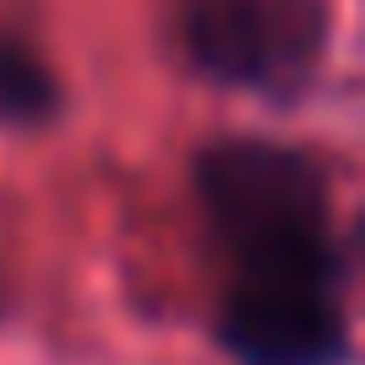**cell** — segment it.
I'll return each mask as SVG.
<instances>
[{"instance_id":"cell-3","label":"cell","mask_w":365,"mask_h":365,"mask_svg":"<svg viewBox=\"0 0 365 365\" xmlns=\"http://www.w3.org/2000/svg\"><path fill=\"white\" fill-rule=\"evenodd\" d=\"M220 339L242 365H344L339 274H237L220 312Z\"/></svg>"},{"instance_id":"cell-2","label":"cell","mask_w":365,"mask_h":365,"mask_svg":"<svg viewBox=\"0 0 365 365\" xmlns=\"http://www.w3.org/2000/svg\"><path fill=\"white\" fill-rule=\"evenodd\" d=\"M328 43V0H194L188 48L205 76L263 97L312 86Z\"/></svg>"},{"instance_id":"cell-1","label":"cell","mask_w":365,"mask_h":365,"mask_svg":"<svg viewBox=\"0 0 365 365\" xmlns=\"http://www.w3.org/2000/svg\"><path fill=\"white\" fill-rule=\"evenodd\" d=\"M199 194L242 274H339L328 237V182L301 150L226 140L199 156Z\"/></svg>"},{"instance_id":"cell-4","label":"cell","mask_w":365,"mask_h":365,"mask_svg":"<svg viewBox=\"0 0 365 365\" xmlns=\"http://www.w3.org/2000/svg\"><path fill=\"white\" fill-rule=\"evenodd\" d=\"M59 113V81L16 38H0V124H43Z\"/></svg>"}]
</instances>
